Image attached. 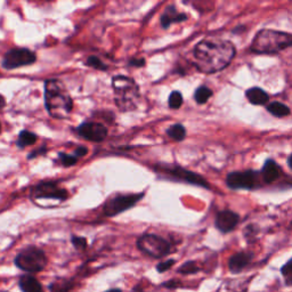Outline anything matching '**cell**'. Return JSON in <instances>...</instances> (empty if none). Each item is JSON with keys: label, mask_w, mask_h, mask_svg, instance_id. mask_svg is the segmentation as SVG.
I'll list each match as a JSON object with an SVG mask.
<instances>
[{"label": "cell", "mask_w": 292, "mask_h": 292, "mask_svg": "<svg viewBox=\"0 0 292 292\" xmlns=\"http://www.w3.org/2000/svg\"><path fill=\"white\" fill-rule=\"evenodd\" d=\"M19 288L23 292H43L40 282L32 275H24L19 280Z\"/></svg>", "instance_id": "ac0fdd59"}, {"label": "cell", "mask_w": 292, "mask_h": 292, "mask_svg": "<svg viewBox=\"0 0 292 292\" xmlns=\"http://www.w3.org/2000/svg\"><path fill=\"white\" fill-rule=\"evenodd\" d=\"M37 61V56L33 52L26 48H14L8 50L2 58V66L7 70L31 65Z\"/></svg>", "instance_id": "ba28073f"}, {"label": "cell", "mask_w": 292, "mask_h": 292, "mask_svg": "<svg viewBox=\"0 0 292 292\" xmlns=\"http://www.w3.org/2000/svg\"><path fill=\"white\" fill-rule=\"evenodd\" d=\"M226 184L232 189H252L256 186V172L252 170L231 172L226 177Z\"/></svg>", "instance_id": "8fae6325"}, {"label": "cell", "mask_w": 292, "mask_h": 292, "mask_svg": "<svg viewBox=\"0 0 292 292\" xmlns=\"http://www.w3.org/2000/svg\"><path fill=\"white\" fill-rule=\"evenodd\" d=\"M183 105V95L179 92H172L169 96V108L172 110L179 109Z\"/></svg>", "instance_id": "cb8c5ba5"}, {"label": "cell", "mask_w": 292, "mask_h": 292, "mask_svg": "<svg viewBox=\"0 0 292 292\" xmlns=\"http://www.w3.org/2000/svg\"><path fill=\"white\" fill-rule=\"evenodd\" d=\"M246 97L254 105H264L270 101L268 94L259 87H252V88L248 89L246 92Z\"/></svg>", "instance_id": "e0dca14e"}, {"label": "cell", "mask_w": 292, "mask_h": 292, "mask_svg": "<svg viewBox=\"0 0 292 292\" xmlns=\"http://www.w3.org/2000/svg\"><path fill=\"white\" fill-rule=\"evenodd\" d=\"M58 159L61 160V162L64 167H71V165H74L78 161V157H76L74 155L65 154V153H60V154H58Z\"/></svg>", "instance_id": "4316f807"}, {"label": "cell", "mask_w": 292, "mask_h": 292, "mask_svg": "<svg viewBox=\"0 0 292 292\" xmlns=\"http://www.w3.org/2000/svg\"><path fill=\"white\" fill-rule=\"evenodd\" d=\"M45 105L49 116L55 119H66L72 112V97L62 81L49 79L45 82Z\"/></svg>", "instance_id": "7a4b0ae2"}, {"label": "cell", "mask_w": 292, "mask_h": 292, "mask_svg": "<svg viewBox=\"0 0 292 292\" xmlns=\"http://www.w3.org/2000/svg\"><path fill=\"white\" fill-rule=\"evenodd\" d=\"M78 134L90 142H102L108 136V128L100 122H85L79 126Z\"/></svg>", "instance_id": "7c38bea8"}, {"label": "cell", "mask_w": 292, "mask_h": 292, "mask_svg": "<svg viewBox=\"0 0 292 292\" xmlns=\"http://www.w3.org/2000/svg\"><path fill=\"white\" fill-rule=\"evenodd\" d=\"M72 243L77 249H80V250L85 249V248L87 247V240L85 238H79V236H73Z\"/></svg>", "instance_id": "f1b7e54d"}, {"label": "cell", "mask_w": 292, "mask_h": 292, "mask_svg": "<svg viewBox=\"0 0 292 292\" xmlns=\"http://www.w3.org/2000/svg\"><path fill=\"white\" fill-rule=\"evenodd\" d=\"M106 292H121V291L118 290V289H114V290H110V291H106Z\"/></svg>", "instance_id": "d590c367"}, {"label": "cell", "mask_w": 292, "mask_h": 292, "mask_svg": "<svg viewBox=\"0 0 292 292\" xmlns=\"http://www.w3.org/2000/svg\"><path fill=\"white\" fill-rule=\"evenodd\" d=\"M267 111L271 114H273L276 118L288 117L291 113L290 109L288 108L286 104L280 103V102H272V103L267 106Z\"/></svg>", "instance_id": "d6986e66"}, {"label": "cell", "mask_w": 292, "mask_h": 292, "mask_svg": "<svg viewBox=\"0 0 292 292\" xmlns=\"http://www.w3.org/2000/svg\"><path fill=\"white\" fill-rule=\"evenodd\" d=\"M167 134H168L169 137L172 138V140L180 142V141H183L185 137H186V129L184 128V126L176 124V125L171 126V127L167 130Z\"/></svg>", "instance_id": "7402d4cb"}, {"label": "cell", "mask_w": 292, "mask_h": 292, "mask_svg": "<svg viewBox=\"0 0 292 292\" xmlns=\"http://www.w3.org/2000/svg\"><path fill=\"white\" fill-rule=\"evenodd\" d=\"M187 19V15L184 13H178L175 6H169L164 10L162 16H161V25L163 29H168L172 23L184 22Z\"/></svg>", "instance_id": "5bb4252c"}, {"label": "cell", "mask_w": 292, "mask_h": 292, "mask_svg": "<svg viewBox=\"0 0 292 292\" xmlns=\"http://www.w3.org/2000/svg\"><path fill=\"white\" fill-rule=\"evenodd\" d=\"M236 49L231 41L204 39L193 50L196 69L206 74L224 70L235 57Z\"/></svg>", "instance_id": "6da1fadb"}, {"label": "cell", "mask_w": 292, "mask_h": 292, "mask_svg": "<svg viewBox=\"0 0 292 292\" xmlns=\"http://www.w3.org/2000/svg\"><path fill=\"white\" fill-rule=\"evenodd\" d=\"M159 171L167 173V175L173 177L177 180H183L185 183L196 185V186L209 188L208 181L203 178L202 176L198 175V173L192 172L186 169L179 167V165H164V167H160L159 165Z\"/></svg>", "instance_id": "30bf717a"}, {"label": "cell", "mask_w": 292, "mask_h": 292, "mask_svg": "<svg viewBox=\"0 0 292 292\" xmlns=\"http://www.w3.org/2000/svg\"><path fill=\"white\" fill-rule=\"evenodd\" d=\"M143 193L138 194H116L106 201L104 204V214L108 217H113L121 214L143 198Z\"/></svg>", "instance_id": "52a82bcc"}, {"label": "cell", "mask_w": 292, "mask_h": 292, "mask_svg": "<svg viewBox=\"0 0 292 292\" xmlns=\"http://www.w3.org/2000/svg\"><path fill=\"white\" fill-rule=\"evenodd\" d=\"M173 264H175V260L173 259H169V260H165V262L160 263L159 265L156 266V270L157 272H160V273H163V272L168 271L169 268H170Z\"/></svg>", "instance_id": "f546056e"}, {"label": "cell", "mask_w": 292, "mask_h": 292, "mask_svg": "<svg viewBox=\"0 0 292 292\" xmlns=\"http://www.w3.org/2000/svg\"><path fill=\"white\" fill-rule=\"evenodd\" d=\"M262 175L265 183L272 184L275 180H278L279 177L281 176V169H280L278 163L274 160L268 159L262 169Z\"/></svg>", "instance_id": "9a60e30c"}, {"label": "cell", "mask_w": 292, "mask_h": 292, "mask_svg": "<svg viewBox=\"0 0 292 292\" xmlns=\"http://www.w3.org/2000/svg\"><path fill=\"white\" fill-rule=\"evenodd\" d=\"M114 101L120 111H134L141 101L140 88L132 78L117 76L112 79Z\"/></svg>", "instance_id": "277c9868"}, {"label": "cell", "mask_w": 292, "mask_h": 292, "mask_svg": "<svg viewBox=\"0 0 292 292\" xmlns=\"http://www.w3.org/2000/svg\"><path fill=\"white\" fill-rule=\"evenodd\" d=\"M288 164H289V167L292 170V154L289 156V159H288Z\"/></svg>", "instance_id": "e575fe53"}, {"label": "cell", "mask_w": 292, "mask_h": 292, "mask_svg": "<svg viewBox=\"0 0 292 292\" xmlns=\"http://www.w3.org/2000/svg\"><path fill=\"white\" fill-rule=\"evenodd\" d=\"M239 220L240 217L234 211L223 210L217 214L215 225L217 230H219L222 233H228L234 230Z\"/></svg>", "instance_id": "4fadbf2b"}, {"label": "cell", "mask_w": 292, "mask_h": 292, "mask_svg": "<svg viewBox=\"0 0 292 292\" xmlns=\"http://www.w3.org/2000/svg\"><path fill=\"white\" fill-rule=\"evenodd\" d=\"M69 193L65 188H62L55 181H43L38 184L31 191V199H52L57 201H64L68 199Z\"/></svg>", "instance_id": "9c48e42d"}, {"label": "cell", "mask_w": 292, "mask_h": 292, "mask_svg": "<svg viewBox=\"0 0 292 292\" xmlns=\"http://www.w3.org/2000/svg\"><path fill=\"white\" fill-rule=\"evenodd\" d=\"M43 152H46V148H45V147H42V148H39L38 151H35V152L30 153V155H29V159H32V157L38 156V154H41V153H43Z\"/></svg>", "instance_id": "d6a6232c"}, {"label": "cell", "mask_w": 292, "mask_h": 292, "mask_svg": "<svg viewBox=\"0 0 292 292\" xmlns=\"http://www.w3.org/2000/svg\"><path fill=\"white\" fill-rule=\"evenodd\" d=\"M5 106H6V100H5V97H3L2 95H0V112L2 111Z\"/></svg>", "instance_id": "836d02e7"}, {"label": "cell", "mask_w": 292, "mask_h": 292, "mask_svg": "<svg viewBox=\"0 0 292 292\" xmlns=\"http://www.w3.org/2000/svg\"><path fill=\"white\" fill-rule=\"evenodd\" d=\"M129 64L132 66H137V68H141V66L145 65V60L144 58H134L129 62Z\"/></svg>", "instance_id": "1f68e13d"}, {"label": "cell", "mask_w": 292, "mask_h": 292, "mask_svg": "<svg viewBox=\"0 0 292 292\" xmlns=\"http://www.w3.org/2000/svg\"><path fill=\"white\" fill-rule=\"evenodd\" d=\"M212 96V90L208 88L207 86H201L195 90L194 94V100L198 104H204L207 103L209 98Z\"/></svg>", "instance_id": "44dd1931"}, {"label": "cell", "mask_w": 292, "mask_h": 292, "mask_svg": "<svg viewBox=\"0 0 292 292\" xmlns=\"http://www.w3.org/2000/svg\"><path fill=\"white\" fill-rule=\"evenodd\" d=\"M37 140H38V137H37V135H35V134L27 132V130H23V132L19 133L16 144H17L18 147L23 148V147H26V146L34 145L35 143H37Z\"/></svg>", "instance_id": "ffe728a7"}, {"label": "cell", "mask_w": 292, "mask_h": 292, "mask_svg": "<svg viewBox=\"0 0 292 292\" xmlns=\"http://www.w3.org/2000/svg\"><path fill=\"white\" fill-rule=\"evenodd\" d=\"M73 283L69 281V280H58V281L54 282L50 286V290L52 292H69L72 289Z\"/></svg>", "instance_id": "603a6c76"}, {"label": "cell", "mask_w": 292, "mask_h": 292, "mask_svg": "<svg viewBox=\"0 0 292 292\" xmlns=\"http://www.w3.org/2000/svg\"><path fill=\"white\" fill-rule=\"evenodd\" d=\"M15 265L22 271L29 273H37L42 271L47 265L45 252L35 247H27L22 250L15 258Z\"/></svg>", "instance_id": "5b68a950"}, {"label": "cell", "mask_w": 292, "mask_h": 292, "mask_svg": "<svg viewBox=\"0 0 292 292\" xmlns=\"http://www.w3.org/2000/svg\"><path fill=\"white\" fill-rule=\"evenodd\" d=\"M137 247L142 252L153 258H162L170 252L168 241L155 234L142 235L137 241Z\"/></svg>", "instance_id": "8992f818"}, {"label": "cell", "mask_w": 292, "mask_h": 292, "mask_svg": "<svg viewBox=\"0 0 292 292\" xmlns=\"http://www.w3.org/2000/svg\"><path fill=\"white\" fill-rule=\"evenodd\" d=\"M87 153H88L87 147H85V146H78V148L74 151V156L81 157V156H85Z\"/></svg>", "instance_id": "4dcf8cb0"}, {"label": "cell", "mask_w": 292, "mask_h": 292, "mask_svg": "<svg viewBox=\"0 0 292 292\" xmlns=\"http://www.w3.org/2000/svg\"><path fill=\"white\" fill-rule=\"evenodd\" d=\"M282 274L284 276V279H286V281L288 284H292V262L288 263L287 265H284L282 267Z\"/></svg>", "instance_id": "83f0119b"}, {"label": "cell", "mask_w": 292, "mask_h": 292, "mask_svg": "<svg viewBox=\"0 0 292 292\" xmlns=\"http://www.w3.org/2000/svg\"><path fill=\"white\" fill-rule=\"evenodd\" d=\"M252 258L251 254H247V252H239V254H235L232 256L228 260V267H230V271L232 273H238L241 272L246 267L248 264L250 263Z\"/></svg>", "instance_id": "2e32d148"}, {"label": "cell", "mask_w": 292, "mask_h": 292, "mask_svg": "<svg viewBox=\"0 0 292 292\" xmlns=\"http://www.w3.org/2000/svg\"><path fill=\"white\" fill-rule=\"evenodd\" d=\"M0 132H1V125H0Z\"/></svg>", "instance_id": "8d00e7d4"}, {"label": "cell", "mask_w": 292, "mask_h": 292, "mask_svg": "<svg viewBox=\"0 0 292 292\" xmlns=\"http://www.w3.org/2000/svg\"><path fill=\"white\" fill-rule=\"evenodd\" d=\"M200 268L196 266V264L194 262H188V263H185L183 266H181L178 272L179 273H183V274H193V273H196V272H199Z\"/></svg>", "instance_id": "484cf974"}, {"label": "cell", "mask_w": 292, "mask_h": 292, "mask_svg": "<svg viewBox=\"0 0 292 292\" xmlns=\"http://www.w3.org/2000/svg\"><path fill=\"white\" fill-rule=\"evenodd\" d=\"M86 63L88 66H92V68L100 70V71H104V70L108 69V66H106L104 63L96 56H89L88 58H87Z\"/></svg>", "instance_id": "d4e9b609"}, {"label": "cell", "mask_w": 292, "mask_h": 292, "mask_svg": "<svg viewBox=\"0 0 292 292\" xmlns=\"http://www.w3.org/2000/svg\"><path fill=\"white\" fill-rule=\"evenodd\" d=\"M292 46V34L272 29H263L256 34L250 50L256 54H276Z\"/></svg>", "instance_id": "3957f363"}]
</instances>
